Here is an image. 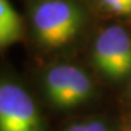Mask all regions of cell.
<instances>
[{
    "label": "cell",
    "instance_id": "obj_1",
    "mask_svg": "<svg viewBox=\"0 0 131 131\" xmlns=\"http://www.w3.org/2000/svg\"><path fill=\"white\" fill-rule=\"evenodd\" d=\"M32 23L36 38L57 48L74 38L82 24V12L69 0H43L34 7Z\"/></svg>",
    "mask_w": 131,
    "mask_h": 131
},
{
    "label": "cell",
    "instance_id": "obj_2",
    "mask_svg": "<svg viewBox=\"0 0 131 131\" xmlns=\"http://www.w3.org/2000/svg\"><path fill=\"white\" fill-rule=\"evenodd\" d=\"M0 131H45L34 98L19 82L0 77Z\"/></svg>",
    "mask_w": 131,
    "mask_h": 131
},
{
    "label": "cell",
    "instance_id": "obj_3",
    "mask_svg": "<svg viewBox=\"0 0 131 131\" xmlns=\"http://www.w3.org/2000/svg\"><path fill=\"white\" fill-rule=\"evenodd\" d=\"M44 90L49 102L58 108H71L86 102L94 85L82 69L71 64H58L44 75Z\"/></svg>",
    "mask_w": 131,
    "mask_h": 131
},
{
    "label": "cell",
    "instance_id": "obj_4",
    "mask_svg": "<svg viewBox=\"0 0 131 131\" xmlns=\"http://www.w3.org/2000/svg\"><path fill=\"white\" fill-rule=\"evenodd\" d=\"M93 62L104 75L120 80L131 73V37L124 27L109 26L97 36Z\"/></svg>",
    "mask_w": 131,
    "mask_h": 131
},
{
    "label": "cell",
    "instance_id": "obj_5",
    "mask_svg": "<svg viewBox=\"0 0 131 131\" xmlns=\"http://www.w3.org/2000/svg\"><path fill=\"white\" fill-rule=\"evenodd\" d=\"M23 34L22 21L9 0H0V48L14 44Z\"/></svg>",
    "mask_w": 131,
    "mask_h": 131
},
{
    "label": "cell",
    "instance_id": "obj_6",
    "mask_svg": "<svg viewBox=\"0 0 131 131\" xmlns=\"http://www.w3.org/2000/svg\"><path fill=\"white\" fill-rule=\"evenodd\" d=\"M64 131H110L104 122L91 120L85 124H75L70 126Z\"/></svg>",
    "mask_w": 131,
    "mask_h": 131
},
{
    "label": "cell",
    "instance_id": "obj_7",
    "mask_svg": "<svg viewBox=\"0 0 131 131\" xmlns=\"http://www.w3.org/2000/svg\"><path fill=\"white\" fill-rule=\"evenodd\" d=\"M105 6L117 14L131 13V0H103Z\"/></svg>",
    "mask_w": 131,
    "mask_h": 131
}]
</instances>
